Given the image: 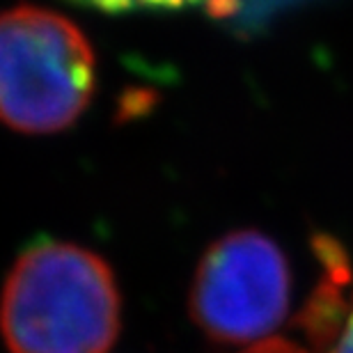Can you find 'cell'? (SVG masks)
Masks as SVG:
<instances>
[{
  "mask_svg": "<svg viewBox=\"0 0 353 353\" xmlns=\"http://www.w3.org/2000/svg\"><path fill=\"white\" fill-rule=\"evenodd\" d=\"M122 301L110 266L62 241L30 245L12 266L0 299L10 353H108Z\"/></svg>",
  "mask_w": 353,
  "mask_h": 353,
  "instance_id": "1",
  "label": "cell"
},
{
  "mask_svg": "<svg viewBox=\"0 0 353 353\" xmlns=\"http://www.w3.org/2000/svg\"><path fill=\"white\" fill-rule=\"evenodd\" d=\"M94 85V51L67 17L34 5L0 14V122L62 131L85 112Z\"/></svg>",
  "mask_w": 353,
  "mask_h": 353,
  "instance_id": "2",
  "label": "cell"
},
{
  "mask_svg": "<svg viewBox=\"0 0 353 353\" xmlns=\"http://www.w3.org/2000/svg\"><path fill=\"white\" fill-rule=\"evenodd\" d=\"M289 292L292 280L282 250L262 232L236 230L204 252L188 312L214 342H252L285 321Z\"/></svg>",
  "mask_w": 353,
  "mask_h": 353,
  "instance_id": "3",
  "label": "cell"
},
{
  "mask_svg": "<svg viewBox=\"0 0 353 353\" xmlns=\"http://www.w3.org/2000/svg\"><path fill=\"white\" fill-rule=\"evenodd\" d=\"M316 353H353V301L344 307L333 333L316 349Z\"/></svg>",
  "mask_w": 353,
  "mask_h": 353,
  "instance_id": "4",
  "label": "cell"
},
{
  "mask_svg": "<svg viewBox=\"0 0 353 353\" xmlns=\"http://www.w3.org/2000/svg\"><path fill=\"white\" fill-rule=\"evenodd\" d=\"M243 353H312L301 349L299 344L289 342V340H280V337H268V340H262L255 347H250Z\"/></svg>",
  "mask_w": 353,
  "mask_h": 353,
  "instance_id": "5",
  "label": "cell"
}]
</instances>
